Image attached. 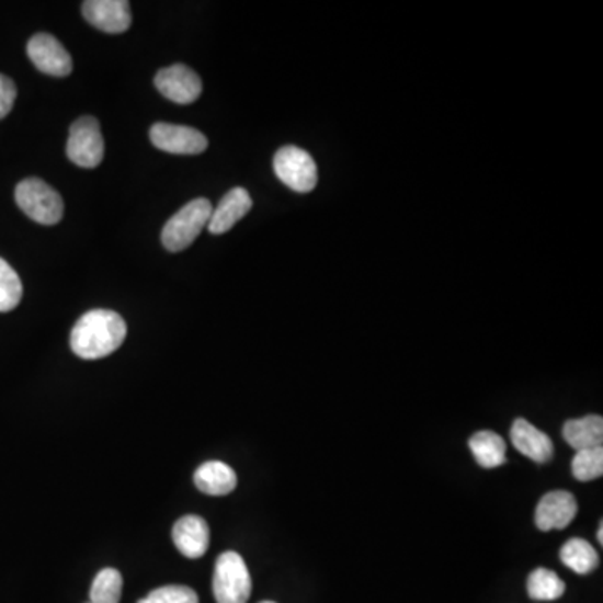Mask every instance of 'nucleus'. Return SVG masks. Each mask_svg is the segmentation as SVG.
Listing matches in <instances>:
<instances>
[{
  "label": "nucleus",
  "mask_w": 603,
  "mask_h": 603,
  "mask_svg": "<svg viewBox=\"0 0 603 603\" xmlns=\"http://www.w3.org/2000/svg\"><path fill=\"white\" fill-rule=\"evenodd\" d=\"M128 334L125 319L114 310H89L71 330V349L86 361L103 359L121 348Z\"/></svg>",
  "instance_id": "obj_1"
},
{
  "label": "nucleus",
  "mask_w": 603,
  "mask_h": 603,
  "mask_svg": "<svg viewBox=\"0 0 603 603\" xmlns=\"http://www.w3.org/2000/svg\"><path fill=\"white\" fill-rule=\"evenodd\" d=\"M214 205L206 198H196L186 203L183 208L167 221L161 231V241L168 252H183L208 227Z\"/></svg>",
  "instance_id": "obj_2"
},
{
  "label": "nucleus",
  "mask_w": 603,
  "mask_h": 603,
  "mask_svg": "<svg viewBox=\"0 0 603 603\" xmlns=\"http://www.w3.org/2000/svg\"><path fill=\"white\" fill-rule=\"evenodd\" d=\"M15 203L36 224L57 225L65 215L59 193L39 178H25L15 189Z\"/></svg>",
  "instance_id": "obj_3"
},
{
  "label": "nucleus",
  "mask_w": 603,
  "mask_h": 603,
  "mask_svg": "<svg viewBox=\"0 0 603 603\" xmlns=\"http://www.w3.org/2000/svg\"><path fill=\"white\" fill-rule=\"evenodd\" d=\"M250 593H252V579L246 561L237 551H225L215 564V600L217 603H247Z\"/></svg>",
  "instance_id": "obj_4"
},
{
  "label": "nucleus",
  "mask_w": 603,
  "mask_h": 603,
  "mask_svg": "<svg viewBox=\"0 0 603 603\" xmlns=\"http://www.w3.org/2000/svg\"><path fill=\"white\" fill-rule=\"evenodd\" d=\"M66 155L79 168H98L104 158V138L100 121L93 116H81L69 128Z\"/></svg>",
  "instance_id": "obj_5"
},
{
  "label": "nucleus",
  "mask_w": 603,
  "mask_h": 603,
  "mask_svg": "<svg viewBox=\"0 0 603 603\" xmlns=\"http://www.w3.org/2000/svg\"><path fill=\"white\" fill-rule=\"evenodd\" d=\"M274 171L278 180L297 193H310L317 186L319 173L314 158L298 146H284L274 157Z\"/></svg>",
  "instance_id": "obj_6"
},
{
  "label": "nucleus",
  "mask_w": 603,
  "mask_h": 603,
  "mask_svg": "<svg viewBox=\"0 0 603 603\" xmlns=\"http://www.w3.org/2000/svg\"><path fill=\"white\" fill-rule=\"evenodd\" d=\"M149 139L158 149L170 155H200L208 148V139L198 129L170 123L151 126Z\"/></svg>",
  "instance_id": "obj_7"
},
{
  "label": "nucleus",
  "mask_w": 603,
  "mask_h": 603,
  "mask_svg": "<svg viewBox=\"0 0 603 603\" xmlns=\"http://www.w3.org/2000/svg\"><path fill=\"white\" fill-rule=\"evenodd\" d=\"M27 56L44 75L66 78L72 72L71 54L50 34L39 33L31 37L27 44Z\"/></svg>",
  "instance_id": "obj_8"
},
{
  "label": "nucleus",
  "mask_w": 603,
  "mask_h": 603,
  "mask_svg": "<svg viewBox=\"0 0 603 603\" xmlns=\"http://www.w3.org/2000/svg\"><path fill=\"white\" fill-rule=\"evenodd\" d=\"M155 86L167 100L177 104L195 103L203 91L202 79L185 65H173L158 71Z\"/></svg>",
  "instance_id": "obj_9"
},
{
  "label": "nucleus",
  "mask_w": 603,
  "mask_h": 603,
  "mask_svg": "<svg viewBox=\"0 0 603 603\" xmlns=\"http://www.w3.org/2000/svg\"><path fill=\"white\" fill-rule=\"evenodd\" d=\"M82 15L89 24L106 34H123L132 27V5L128 0H88Z\"/></svg>",
  "instance_id": "obj_10"
},
{
  "label": "nucleus",
  "mask_w": 603,
  "mask_h": 603,
  "mask_svg": "<svg viewBox=\"0 0 603 603\" xmlns=\"http://www.w3.org/2000/svg\"><path fill=\"white\" fill-rule=\"evenodd\" d=\"M579 503L568 491H550L539 500L535 511V523L542 532L564 530L576 520Z\"/></svg>",
  "instance_id": "obj_11"
},
{
  "label": "nucleus",
  "mask_w": 603,
  "mask_h": 603,
  "mask_svg": "<svg viewBox=\"0 0 603 603\" xmlns=\"http://www.w3.org/2000/svg\"><path fill=\"white\" fill-rule=\"evenodd\" d=\"M511 443L526 458L545 465L554 458L555 447L548 434L533 426L526 419H516L510 431Z\"/></svg>",
  "instance_id": "obj_12"
},
{
  "label": "nucleus",
  "mask_w": 603,
  "mask_h": 603,
  "mask_svg": "<svg viewBox=\"0 0 603 603\" xmlns=\"http://www.w3.org/2000/svg\"><path fill=\"white\" fill-rule=\"evenodd\" d=\"M174 547L186 558H202L208 550L209 528L202 516L186 515L173 526Z\"/></svg>",
  "instance_id": "obj_13"
},
{
  "label": "nucleus",
  "mask_w": 603,
  "mask_h": 603,
  "mask_svg": "<svg viewBox=\"0 0 603 603\" xmlns=\"http://www.w3.org/2000/svg\"><path fill=\"white\" fill-rule=\"evenodd\" d=\"M253 202L246 189H234L218 203L212 212L208 221V231L212 235H221L234 228L241 218L252 209Z\"/></svg>",
  "instance_id": "obj_14"
},
{
  "label": "nucleus",
  "mask_w": 603,
  "mask_h": 603,
  "mask_svg": "<svg viewBox=\"0 0 603 603\" xmlns=\"http://www.w3.org/2000/svg\"><path fill=\"white\" fill-rule=\"evenodd\" d=\"M195 485L209 497H227L237 488V473L221 462H208L195 471Z\"/></svg>",
  "instance_id": "obj_15"
},
{
  "label": "nucleus",
  "mask_w": 603,
  "mask_h": 603,
  "mask_svg": "<svg viewBox=\"0 0 603 603\" xmlns=\"http://www.w3.org/2000/svg\"><path fill=\"white\" fill-rule=\"evenodd\" d=\"M564 437L577 451L602 446V416L592 414L585 416V418L570 419V421L565 422Z\"/></svg>",
  "instance_id": "obj_16"
},
{
  "label": "nucleus",
  "mask_w": 603,
  "mask_h": 603,
  "mask_svg": "<svg viewBox=\"0 0 603 603\" xmlns=\"http://www.w3.org/2000/svg\"><path fill=\"white\" fill-rule=\"evenodd\" d=\"M469 450L481 468L493 469L507 463V443L494 431H479L473 434Z\"/></svg>",
  "instance_id": "obj_17"
},
{
  "label": "nucleus",
  "mask_w": 603,
  "mask_h": 603,
  "mask_svg": "<svg viewBox=\"0 0 603 603\" xmlns=\"http://www.w3.org/2000/svg\"><path fill=\"white\" fill-rule=\"evenodd\" d=\"M560 560L565 567L579 576H589L600 565L599 554L587 539L570 538L560 550Z\"/></svg>",
  "instance_id": "obj_18"
},
{
  "label": "nucleus",
  "mask_w": 603,
  "mask_h": 603,
  "mask_svg": "<svg viewBox=\"0 0 603 603\" xmlns=\"http://www.w3.org/2000/svg\"><path fill=\"white\" fill-rule=\"evenodd\" d=\"M526 590L530 599L536 602H554L564 595L567 585L555 571L548 568H536L530 573Z\"/></svg>",
  "instance_id": "obj_19"
},
{
  "label": "nucleus",
  "mask_w": 603,
  "mask_h": 603,
  "mask_svg": "<svg viewBox=\"0 0 603 603\" xmlns=\"http://www.w3.org/2000/svg\"><path fill=\"white\" fill-rule=\"evenodd\" d=\"M123 593V577L116 568H103L94 577L89 602L91 603H120Z\"/></svg>",
  "instance_id": "obj_20"
},
{
  "label": "nucleus",
  "mask_w": 603,
  "mask_h": 603,
  "mask_svg": "<svg viewBox=\"0 0 603 603\" xmlns=\"http://www.w3.org/2000/svg\"><path fill=\"white\" fill-rule=\"evenodd\" d=\"M22 282L18 272L0 259V312H11L22 300Z\"/></svg>",
  "instance_id": "obj_21"
},
{
  "label": "nucleus",
  "mask_w": 603,
  "mask_h": 603,
  "mask_svg": "<svg viewBox=\"0 0 603 603\" xmlns=\"http://www.w3.org/2000/svg\"><path fill=\"white\" fill-rule=\"evenodd\" d=\"M571 473L579 481H593L603 475V447L577 451L571 462Z\"/></svg>",
  "instance_id": "obj_22"
},
{
  "label": "nucleus",
  "mask_w": 603,
  "mask_h": 603,
  "mask_svg": "<svg viewBox=\"0 0 603 603\" xmlns=\"http://www.w3.org/2000/svg\"><path fill=\"white\" fill-rule=\"evenodd\" d=\"M138 603H198V595L190 587L168 585L153 590Z\"/></svg>",
  "instance_id": "obj_23"
},
{
  "label": "nucleus",
  "mask_w": 603,
  "mask_h": 603,
  "mask_svg": "<svg viewBox=\"0 0 603 603\" xmlns=\"http://www.w3.org/2000/svg\"><path fill=\"white\" fill-rule=\"evenodd\" d=\"M18 100V88L8 76L0 75V120H4Z\"/></svg>",
  "instance_id": "obj_24"
},
{
  "label": "nucleus",
  "mask_w": 603,
  "mask_h": 603,
  "mask_svg": "<svg viewBox=\"0 0 603 603\" xmlns=\"http://www.w3.org/2000/svg\"><path fill=\"white\" fill-rule=\"evenodd\" d=\"M596 536H599V543L600 545H602L603 543V523L602 522H600L599 533H596Z\"/></svg>",
  "instance_id": "obj_25"
},
{
  "label": "nucleus",
  "mask_w": 603,
  "mask_h": 603,
  "mask_svg": "<svg viewBox=\"0 0 603 603\" xmlns=\"http://www.w3.org/2000/svg\"><path fill=\"white\" fill-rule=\"evenodd\" d=\"M262 603H275V602H262Z\"/></svg>",
  "instance_id": "obj_26"
},
{
  "label": "nucleus",
  "mask_w": 603,
  "mask_h": 603,
  "mask_svg": "<svg viewBox=\"0 0 603 603\" xmlns=\"http://www.w3.org/2000/svg\"><path fill=\"white\" fill-rule=\"evenodd\" d=\"M88 603H91V602H88Z\"/></svg>",
  "instance_id": "obj_27"
}]
</instances>
